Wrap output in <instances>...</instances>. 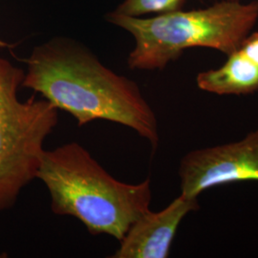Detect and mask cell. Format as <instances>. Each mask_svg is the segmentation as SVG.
Here are the masks:
<instances>
[{
  "mask_svg": "<svg viewBox=\"0 0 258 258\" xmlns=\"http://www.w3.org/2000/svg\"><path fill=\"white\" fill-rule=\"evenodd\" d=\"M25 62L22 87L68 112L79 126L109 120L134 130L158 148L156 115L138 84L106 67L88 47L73 38L54 37L35 47Z\"/></svg>",
  "mask_w": 258,
  "mask_h": 258,
  "instance_id": "6da1fadb",
  "label": "cell"
},
{
  "mask_svg": "<svg viewBox=\"0 0 258 258\" xmlns=\"http://www.w3.org/2000/svg\"><path fill=\"white\" fill-rule=\"evenodd\" d=\"M185 0H123L113 11L128 17H145L181 9Z\"/></svg>",
  "mask_w": 258,
  "mask_h": 258,
  "instance_id": "ba28073f",
  "label": "cell"
},
{
  "mask_svg": "<svg viewBox=\"0 0 258 258\" xmlns=\"http://www.w3.org/2000/svg\"><path fill=\"white\" fill-rule=\"evenodd\" d=\"M106 20L135 40L127 65L131 70H163L190 48H210L227 55L239 48L258 20V0H223L203 9H179L153 17L111 12Z\"/></svg>",
  "mask_w": 258,
  "mask_h": 258,
  "instance_id": "3957f363",
  "label": "cell"
},
{
  "mask_svg": "<svg viewBox=\"0 0 258 258\" xmlns=\"http://www.w3.org/2000/svg\"><path fill=\"white\" fill-rule=\"evenodd\" d=\"M24 76L0 57V212L11 210L37 179L45 141L58 122V109L44 98L19 100Z\"/></svg>",
  "mask_w": 258,
  "mask_h": 258,
  "instance_id": "277c9868",
  "label": "cell"
},
{
  "mask_svg": "<svg viewBox=\"0 0 258 258\" xmlns=\"http://www.w3.org/2000/svg\"><path fill=\"white\" fill-rule=\"evenodd\" d=\"M0 47H1V48H5V47H10V45L8 43H6L5 41H3V40L0 39Z\"/></svg>",
  "mask_w": 258,
  "mask_h": 258,
  "instance_id": "30bf717a",
  "label": "cell"
},
{
  "mask_svg": "<svg viewBox=\"0 0 258 258\" xmlns=\"http://www.w3.org/2000/svg\"><path fill=\"white\" fill-rule=\"evenodd\" d=\"M235 1H240V0H235Z\"/></svg>",
  "mask_w": 258,
  "mask_h": 258,
  "instance_id": "8fae6325",
  "label": "cell"
},
{
  "mask_svg": "<svg viewBox=\"0 0 258 258\" xmlns=\"http://www.w3.org/2000/svg\"><path fill=\"white\" fill-rule=\"evenodd\" d=\"M240 51L258 65V33H250L241 43Z\"/></svg>",
  "mask_w": 258,
  "mask_h": 258,
  "instance_id": "9c48e42d",
  "label": "cell"
},
{
  "mask_svg": "<svg viewBox=\"0 0 258 258\" xmlns=\"http://www.w3.org/2000/svg\"><path fill=\"white\" fill-rule=\"evenodd\" d=\"M196 83L205 92L220 96L253 94L258 92V65L237 49L219 68L200 72Z\"/></svg>",
  "mask_w": 258,
  "mask_h": 258,
  "instance_id": "52a82bcc",
  "label": "cell"
},
{
  "mask_svg": "<svg viewBox=\"0 0 258 258\" xmlns=\"http://www.w3.org/2000/svg\"><path fill=\"white\" fill-rule=\"evenodd\" d=\"M179 178L181 194L191 198L219 185L258 182V126L238 142L188 152L181 160Z\"/></svg>",
  "mask_w": 258,
  "mask_h": 258,
  "instance_id": "5b68a950",
  "label": "cell"
},
{
  "mask_svg": "<svg viewBox=\"0 0 258 258\" xmlns=\"http://www.w3.org/2000/svg\"><path fill=\"white\" fill-rule=\"evenodd\" d=\"M37 179L48 189L52 212L77 218L94 235L120 241L150 211V178L139 184L120 182L76 142L45 150Z\"/></svg>",
  "mask_w": 258,
  "mask_h": 258,
  "instance_id": "7a4b0ae2",
  "label": "cell"
},
{
  "mask_svg": "<svg viewBox=\"0 0 258 258\" xmlns=\"http://www.w3.org/2000/svg\"><path fill=\"white\" fill-rule=\"evenodd\" d=\"M198 209V198L180 194L164 210L148 211L131 225L111 257H168L180 224Z\"/></svg>",
  "mask_w": 258,
  "mask_h": 258,
  "instance_id": "8992f818",
  "label": "cell"
}]
</instances>
